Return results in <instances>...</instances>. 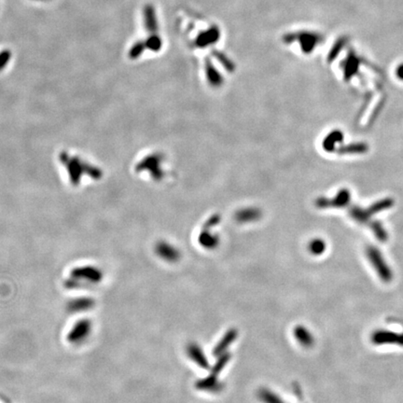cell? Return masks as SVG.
<instances>
[{"instance_id": "7", "label": "cell", "mask_w": 403, "mask_h": 403, "mask_svg": "<svg viewBox=\"0 0 403 403\" xmlns=\"http://www.w3.org/2000/svg\"><path fill=\"white\" fill-rule=\"evenodd\" d=\"M344 140V134L338 130L333 131L325 137L323 141V148L328 152H334L337 150L336 145Z\"/></svg>"}, {"instance_id": "24", "label": "cell", "mask_w": 403, "mask_h": 403, "mask_svg": "<svg viewBox=\"0 0 403 403\" xmlns=\"http://www.w3.org/2000/svg\"><path fill=\"white\" fill-rule=\"evenodd\" d=\"M391 336H392L391 338L395 339V340H397V342H398V343H399V344H402L403 343L402 336H398V335H396V336H395L394 334H391ZM389 338H390V337H388V336H386V335L383 334V333H380V334L375 335V341H376V342H381V343H383V342H386L387 340V341H388V340H389Z\"/></svg>"}, {"instance_id": "25", "label": "cell", "mask_w": 403, "mask_h": 403, "mask_svg": "<svg viewBox=\"0 0 403 403\" xmlns=\"http://www.w3.org/2000/svg\"><path fill=\"white\" fill-rule=\"evenodd\" d=\"M220 221H221V217H220V216H212V217L209 218V219L206 221V222L204 223V229L209 230L211 228H213V227L218 225V224L220 223Z\"/></svg>"}, {"instance_id": "11", "label": "cell", "mask_w": 403, "mask_h": 403, "mask_svg": "<svg viewBox=\"0 0 403 403\" xmlns=\"http://www.w3.org/2000/svg\"><path fill=\"white\" fill-rule=\"evenodd\" d=\"M367 151H368V145L365 143H353V144H349V145L341 146L336 150V151L340 154L364 153Z\"/></svg>"}, {"instance_id": "14", "label": "cell", "mask_w": 403, "mask_h": 403, "mask_svg": "<svg viewBox=\"0 0 403 403\" xmlns=\"http://www.w3.org/2000/svg\"><path fill=\"white\" fill-rule=\"evenodd\" d=\"M392 205L393 200L387 198V199L378 201L375 204H371L369 208H367V211H368V213L370 214V216H371L372 214H376L378 212H381V211H384V210L388 209V208H390Z\"/></svg>"}, {"instance_id": "12", "label": "cell", "mask_w": 403, "mask_h": 403, "mask_svg": "<svg viewBox=\"0 0 403 403\" xmlns=\"http://www.w3.org/2000/svg\"><path fill=\"white\" fill-rule=\"evenodd\" d=\"M236 336L237 331L235 329L230 330L219 343V344L216 346L215 349H214V355H220L222 352H225L226 348L230 346V344L234 341Z\"/></svg>"}, {"instance_id": "3", "label": "cell", "mask_w": 403, "mask_h": 403, "mask_svg": "<svg viewBox=\"0 0 403 403\" xmlns=\"http://www.w3.org/2000/svg\"><path fill=\"white\" fill-rule=\"evenodd\" d=\"M91 331V323L88 320H82L80 323L74 325L72 330L69 334V341L71 342H81L88 337V334Z\"/></svg>"}, {"instance_id": "10", "label": "cell", "mask_w": 403, "mask_h": 403, "mask_svg": "<svg viewBox=\"0 0 403 403\" xmlns=\"http://www.w3.org/2000/svg\"><path fill=\"white\" fill-rule=\"evenodd\" d=\"M198 240L201 246L209 249L215 248L219 244V237L212 234L207 229H204V231L200 233Z\"/></svg>"}, {"instance_id": "5", "label": "cell", "mask_w": 403, "mask_h": 403, "mask_svg": "<svg viewBox=\"0 0 403 403\" xmlns=\"http://www.w3.org/2000/svg\"><path fill=\"white\" fill-rule=\"evenodd\" d=\"M262 216V211L255 207H247L238 210L235 213V220L240 223L258 221Z\"/></svg>"}, {"instance_id": "8", "label": "cell", "mask_w": 403, "mask_h": 403, "mask_svg": "<svg viewBox=\"0 0 403 403\" xmlns=\"http://www.w3.org/2000/svg\"><path fill=\"white\" fill-rule=\"evenodd\" d=\"M188 354L189 358L194 360V362H196V364H198L201 368L203 369L208 368V362L204 355V352L197 344H191L188 346Z\"/></svg>"}, {"instance_id": "19", "label": "cell", "mask_w": 403, "mask_h": 403, "mask_svg": "<svg viewBox=\"0 0 403 403\" xmlns=\"http://www.w3.org/2000/svg\"><path fill=\"white\" fill-rule=\"evenodd\" d=\"M358 66H359L358 60L352 56L351 58L348 59L347 63L345 64V67H344V76H345L346 80H348L353 76V74L358 69Z\"/></svg>"}, {"instance_id": "26", "label": "cell", "mask_w": 403, "mask_h": 403, "mask_svg": "<svg viewBox=\"0 0 403 403\" xmlns=\"http://www.w3.org/2000/svg\"><path fill=\"white\" fill-rule=\"evenodd\" d=\"M11 54L10 51H3L0 54V69L4 68V66L9 63V61L11 59Z\"/></svg>"}, {"instance_id": "17", "label": "cell", "mask_w": 403, "mask_h": 403, "mask_svg": "<svg viewBox=\"0 0 403 403\" xmlns=\"http://www.w3.org/2000/svg\"><path fill=\"white\" fill-rule=\"evenodd\" d=\"M350 216L360 223H365L371 218V216L369 215L367 209H362L360 207L351 208Z\"/></svg>"}, {"instance_id": "15", "label": "cell", "mask_w": 403, "mask_h": 403, "mask_svg": "<svg viewBox=\"0 0 403 403\" xmlns=\"http://www.w3.org/2000/svg\"><path fill=\"white\" fill-rule=\"evenodd\" d=\"M258 398L264 403H283L282 399L277 395L265 388L258 391Z\"/></svg>"}, {"instance_id": "18", "label": "cell", "mask_w": 403, "mask_h": 403, "mask_svg": "<svg viewBox=\"0 0 403 403\" xmlns=\"http://www.w3.org/2000/svg\"><path fill=\"white\" fill-rule=\"evenodd\" d=\"M326 249V244L321 239H314L309 244V250L313 255H321Z\"/></svg>"}, {"instance_id": "1", "label": "cell", "mask_w": 403, "mask_h": 403, "mask_svg": "<svg viewBox=\"0 0 403 403\" xmlns=\"http://www.w3.org/2000/svg\"><path fill=\"white\" fill-rule=\"evenodd\" d=\"M367 256L377 273L384 281H390L392 274L389 267L386 264L385 259L382 257L381 253L375 247H370L367 248Z\"/></svg>"}, {"instance_id": "6", "label": "cell", "mask_w": 403, "mask_h": 403, "mask_svg": "<svg viewBox=\"0 0 403 403\" xmlns=\"http://www.w3.org/2000/svg\"><path fill=\"white\" fill-rule=\"evenodd\" d=\"M161 158L159 155H152L147 158L145 161L141 162L142 169H150L152 177L154 178H161L162 177V172L160 168Z\"/></svg>"}, {"instance_id": "21", "label": "cell", "mask_w": 403, "mask_h": 403, "mask_svg": "<svg viewBox=\"0 0 403 403\" xmlns=\"http://www.w3.org/2000/svg\"><path fill=\"white\" fill-rule=\"evenodd\" d=\"M144 49H145V44L143 43V42H136V43L134 44V46L132 47V49L130 50V57L131 58H137L138 56H140L142 53H143V51H144Z\"/></svg>"}, {"instance_id": "20", "label": "cell", "mask_w": 403, "mask_h": 403, "mask_svg": "<svg viewBox=\"0 0 403 403\" xmlns=\"http://www.w3.org/2000/svg\"><path fill=\"white\" fill-rule=\"evenodd\" d=\"M371 229H372V231L374 232V234L376 235L377 238L380 240V241H386L387 238V234L386 231H385V229L383 228V226L379 223V222H372L371 223Z\"/></svg>"}, {"instance_id": "4", "label": "cell", "mask_w": 403, "mask_h": 403, "mask_svg": "<svg viewBox=\"0 0 403 403\" xmlns=\"http://www.w3.org/2000/svg\"><path fill=\"white\" fill-rule=\"evenodd\" d=\"M156 252L161 258L165 259L167 262H177L180 254L176 247H173L170 244L165 242L159 243L157 245Z\"/></svg>"}, {"instance_id": "27", "label": "cell", "mask_w": 403, "mask_h": 403, "mask_svg": "<svg viewBox=\"0 0 403 403\" xmlns=\"http://www.w3.org/2000/svg\"><path fill=\"white\" fill-rule=\"evenodd\" d=\"M397 76H398V79L403 81V65L398 66V69H397Z\"/></svg>"}, {"instance_id": "22", "label": "cell", "mask_w": 403, "mask_h": 403, "mask_svg": "<svg viewBox=\"0 0 403 403\" xmlns=\"http://www.w3.org/2000/svg\"><path fill=\"white\" fill-rule=\"evenodd\" d=\"M229 360H230V355H228V354H225L224 358L220 359L219 361H218V363L216 364L215 367L213 368V374H215V375L219 374V372L225 367Z\"/></svg>"}, {"instance_id": "13", "label": "cell", "mask_w": 403, "mask_h": 403, "mask_svg": "<svg viewBox=\"0 0 403 403\" xmlns=\"http://www.w3.org/2000/svg\"><path fill=\"white\" fill-rule=\"evenodd\" d=\"M217 375L213 374V376H208L202 381L197 383V387L200 389L208 390V391H219L221 389V383L217 379Z\"/></svg>"}, {"instance_id": "16", "label": "cell", "mask_w": 403, "mask_h": 403, "mask_svg": "<svg viewBox=\"0 0 403 403\" xmlns=\"http://www.w3.org/2000/svg\"><path fill=\"white\" fill-rule=\"evenodd\" d=\"M145 22L146 27L149 29V31L156 30L157 23L156 20H155V14H154V11L151 6H147L145 8Z\"/></svg>"}, {"instance_id": "2", "label": "cell", "mask_w": 403, "mask_h": 403, "mask_svg": "<svg viewBox=\"0 0 403 403\" xmlns=\"http://www.w3.org/2000/svg\"><path fill=\"white\" fill-rule=\"evenodd\" d=\"M351 195L348 189H341L337 195L333 199L327 198H319L316 201V204L320 208H327V207H344L349 204Z\"/></svg>"}, {"instance_id": "9", "label": "cell", "mask_w": 403, "mask_h": 403, "mask_svg": "<svg viewBox=\"0 0 403 403\" xmlns=\"http://www.w3.org/2000/svg\"><path fill=\"white\" fill-rule=\"evenodd\" d=\"M294 335H295L297 341L303 346L309 347L314 343V337H313L312 334L307 328L302 327V326H299L295 328Z\"/></svg>"}, {"instance_id": "23", "label": "cell", "mask_w": 403, "mask_h": 403, "mask_svg": "<svg viewBox=\"0 0 403 403\" xmlns=\"http://www.w3.org/2000/svg\"><path fill=\"white\" fill-rule=\"evenodd\" d=\"M146 45L152 51H158L159 49L161 48V40L158 37L153 36V37L149 38Z\"/></svg>"}]
</instances>
